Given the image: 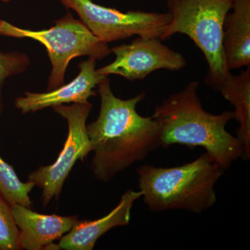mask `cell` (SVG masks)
Returning a JSON list of instances; mask_svg holds the SVG:
<instances>
[{
	"label": "cell",
	"instance_id": "5",
	"mask_svg": "<svg viewBox=\"0 0 250 250\" xmlns=\"http://www.w3.org/2000/svg\"><path fill=\"white\" fill-rule=\"evenodd\" d=\"M0 35L18 39L28 38L45 46L52 65L48 90L64 84L65 72L72 59L87 56L101 60L111 53L108 44L98 39L70 13L57 20L53 27L40 31L21 29L2 21Z\"/></svg>",
	"mask_w": 250,
	"mask_h": 250
},
{
	"label": "cell",
	"instance_id": "18",
	"mask_svg": "<svg viewBox=\"0 0 250 250\" xmlns=\"http://www.w3.org/2000/svg\"><path fill=\"white\" fill-rule=\"evenodd\" d=\"M1 22H2V21H1V20H0V26H1Z\"/></svg>",
	"mask_w": 250,
	"mask_h": 250
},
{
	"label": "cell",
	"instance_id": "7",
	"mask_svg": "<svg viewBox=\"0 0 250 250\" xmlns=\"http://www.w3.org/2000/svg\"><path fill=\"white\" fill-rule=\"evenodd\" d=\"M54 111L66 120L68 134L64 147L57 160L51 165L42 166L28 176V181L42 189V207L55 197L59 198L62 187L72 167L78 160L86 159L91 152L86 121L92 109L89 103L60 105Z\"/></svg>",
	"mask_w": 250,
	"mask_h": 250
},
{
	"label": "cell",
	"instance_id": "8",
	"mask_svg": "<svg viewBox=\"0 0 250 250\" xmlns=\"http://www.w3.org/2000/svg\"><path fill=\"white\" fill-rule=\"evenodd\" d=\"M116 59L111 63L97 69L104 76L119 75L128 81L143 80L158 70L177 71L187 65L184 56L172 50L159 38L138 36L129 44L111 49Z\"/></svg>",
	"mask_w": 250,
	"mask_h": 250
},
{
	"label": "cell",
	"instance_id": "1",
	"mask_svg": "<svg viewBox=\"0 0 250 250\" xmlns=\"http://www.w3.org/2000/svg\"><path fill=\"white\" fill-rule=\"evenodd\" d=\"M98 87L100 113L86 126L94 153L90 167L95 179L108 182L161 147V129L152 117L141 116L136 110L146 93L122 100L112 92L108 76Z\"/></svg>",
	"mask_w": 250,
	"mask_h": 250
},
{
	"label": "cell",
	"instance_id": "11",
	"mask_svg": "<svg viewBox=\"0 0 250 250\" xmlns=\"http://www.w3.org/2000/svg\"><path fill=\"white\" fill-rule=\"evenodd\" d=\"M11 208L20 231L21 248L27 250L46 249L70 231L78 220L77 215L40 214L20 205L11 206Z\"/></svg>",
	"mask_w": 250,
	"mask_h": 250
},
{
	"label": "cell",
	"instance_id": "15",
	"mask_svg": "<svg viewBox=\"0 0 250 250\" xmlns=\"http://www.w3.org/2000/svg\"><path fill=\"white\" fill-rule=\"evenodd\" d=\"M20 231L11 206L0 193V250H21Z\"/></svg>",
	"mask_w": 250,
	"mask_h": 250
},
{
	"label": "cell",
	"instance_id": "4",
	"mask_svg": "<svg viewBox=\"0 0 250 250\" xmlns=\"http://www.w3.org/2000/svg\"><path fill=\"white\" fill-rule=\"evenodd\" d=\"M234 0H167L170 22L161 40L176 34L188 36L202 51L208 64L205 82L216 90L229 71L225 65L223 31L225 18Z\"/></svg>",
	"mask_w": 250,
	"mask_h": 250
},
{
	"label": "cell",
	"instance_id": "2",
	"mask_svg": "<svg viewBox=\"0 0 250 250\" xmlns=\"http://www.w3.org/2000/svg\"><path fill=\"white\" fill-rule=\"evenodd\" d=\"M199 81L190 82L156 106L151 117L160 126L161 146L204 148L224 170H228L244 152L239 139L226 129L229 122L234 119V113L213 114L205 111L199 98Z\"/></svg>",
	"mask_w": 250,
	"mask_h": 250
},
{
	"label": "cell",
	"instance_id": "12",
	"mask_svg": "<svg viewBox=\"0 0 250 250\" xmlns=\"http://www.w3.org/2000/svg\"><path fill=\"white\" fill-rule=\"evenodd\" d=\"M225 19L223 50L228 71L250 67V0H234Z\"/></svg>",
	"mask_w": 250,
	"mask_h": 250
},
{
	"label": "cell",
	"instance_id": "13",
	"mask_svg": "<svg viewBox=\"0 0 250 250\" xmlns=\"http://www.w3.org/2000/svg\"><path fill=\"white\" fill-rule=\"evenodd\" d=\"M216 90L234 107V119L238 121L237 137L243 145L242 159H250V67L238 75L228 74Z\"/></svg>",
	"mask_w": 250,
	"mask_h": 250
},
{
	"label": "cell",
	"instance_id": "17",
	"mask_svg": "<svg viewBox=\"0 0 250 250\" xmlns=\"http://www.w3.org/2000/svg\"><path fill=\"white\" fill-rule=\"evenodd\" d=\"M0 1H3V2H9L11 0H0Z\"/></svg>",
	"mask_w": 250,
	"mask_h": 250
},
{
	"label": "cell",
	"instance_id": "14",
	"mask_svg": "<svg viewBox=\"0 0 250 250\" xmlns=\"http://www.w3.org/2000/svg\"><path fill=\"white\" fill-rule=\"evenodd\" d=\"M34 184L22 182L18 178L14 167L0 156V193L10 205H20L31 208L29 193Z\"/></svg>",
	"mask_w": 250,
	"mask_h": 250
},
{
	"label": "cell",
	"instance_id": "9",
	"mask_svg": "<svg viewBox=\"0 0 250 250\" xmlns=\"http://www.w3.org/2000/svg\"><path fill=\"white\" fill-rule=\"evenodd\" d=\"M96 61L89 58L80 63V73L67 84H62L46 93L26 92L24 96L16 99V107L23 114H27L65 104L88 103L90 97L97 95L94 89L107 77L98 73L95 68Z\"/></svg>",
	"mask_w": 250,
	"mask_h": 250
},
{
	"label": "cell",
	"instance_id": "6",
	"mask_svg": "<svg viewBox=\"0 0 250 250\" xmlns=\"http://www.w3.org/2000/svg\"><path fill=\"white\" fill-rule=\"evenodd\" d=\"M59 1L66 9L75 11L94 35L107 44L133 36L161 39L171 18L168 12H122L95 4L92 0Z\"/></svg>",
	"mask_w": 250,
	"mask_h": 250
},
{
	"label": "cell",
	"instance_id": "16",
	"mask_svg": "<svg viewBox=\"0 0 250 250\" xmlns=\"http://www.w3.org/2000/svg\"><path fill=\"white\" fill-rule=\"evenodd\" d=\"M30 64L27 54L22 52L0 51V115L2 113V87L9 77L19 75L27 70Z\"/></svg>",
	"mask_w": 250,
	"mask_h": 250
},
{
	"label": "cell",
	"instance_id": "10",
	"mask_svg": "<svg viewBox=\"0 0 250 250\" xmlns=\"http://www.w3.org/2000/svg\"><path fill=\"white\" fill-rule=\"evenodd\" d=\"M142 193L126 190L118 205L107 215L95 220H78L70 231L60 239L59 248L65 250H92L100 237L113 228L126 226L131 220V209Z\"/></svg>",
	"mask_w": 250,
	"mask_h": 250
},
{
	"label": "cell",
	"instance_id": "3",
	"mask_svg": "<svg viewBox=\"0 0 250 250\" xmlns=\"http://www.w3.org/2000/svg\"><path fill=\"white\" fill-rule=\"evenodd\" d=\"M224 172L205 152L177 167L140 166L138 184L143 202L151 211L184 210L200 214L216 203L215 186Z\"/></svg>",
	"mask_w": 250,
	"mask_h": 250
}]
</instances>
